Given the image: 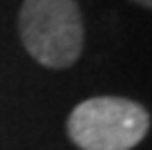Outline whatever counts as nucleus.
Listing matches in <instances>:
<instances>
[{"label":"nucleus","instance_id":"obj_1","mask_svg":"<svg viewBox=\"0 0 152 150\" xmlns=\"http://www.w3.org/2000/svg\"><path fill=\"white\" fill-rule=\"evenodd\" d=\"M18 32L29 56L43 67L65 70L83 54L85 25L76 0H25Z\"/></svg>","mask_w":152,"mask_h":150},{"label":"nucleus","instance_id":"obj_2","mask_svg":"<svg viewBox=\"0 0 152 150\" xmlns=\"http://www.w3.org/2000/svg\"><path fill=\"white\" fill-rule=\"evenodd\" d=\"M148 130V110L123 96L81 101L67 119V135L81 150H132Z\"/></svg>","mask_w":152,"mask_h":150},{"label":"nucleus","instance_id":"obj_3","mask_svg":"<svg viewBox=\"0 0 152 150\" xmlns=\"http://www.w3.org/2000/svg\"><path fill=\"white\" fill-rule=\"evenodd\" d=\"M132 2H137V5L145 7V9H150V7H152V0H132Z\"/></svg>","mask_w":152,"mask_h":150}]
</instances>
